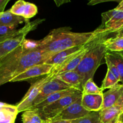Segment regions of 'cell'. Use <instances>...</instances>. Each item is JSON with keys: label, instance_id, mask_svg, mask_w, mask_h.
<instances>
[{"label": "cell", "instance_id": "27", "mask_svg": "<svg viewBox=\"0 0 123 123\" xmlns=\"http://www.w3.org/2000/svg\"><path fill=\"white\" fill-rule=\"evenodd\" d=\"M17 28L0 25V42L8 38L17 31Z\"/></svg>", "mask_w": 123, "mask_h": 123}, {"label": "cell", "instance_id": "5", "mask_svg": "<svg viewBox=\"0 0 123 123\" xmlns=\"http://www.w3.org/2000/svg\"><path fill=\"white\" fill-rule=\"evenodd\" d=\"M82 96V91H77L71 95L64 97L44 108L36 110L43 120H50L60 114L68 106L78 100Z\"/></svg>", "mask_w": 123, "mask_h": 123}, {"label": "cell", "instance_id": "32", "mask_svg": "<svg viewBox=\"0 0 123 123\" xmlns=\"http://www.w3.org/2000/svg\"><path fill=\"white\" fill-rule=\"evenodd\" d=\"M54 1L57 7H60V6L64 4L69 2L71 0H54Z\"/></svg>", "mask_w": 123, "mask_h": 123}, {"label": "cell", "instance_id": "9", "mask_svg": "<svg viewBox=\"0 0 123 123\" xmlns=\"http://www.w3.org/2000/svg\"><path fill=\"white\" fill-rule=\"evenodd\" d=\"M90 112L84 109L82 105V97L71 105L68 106L57 116L51 119L72 121L85 116Z\"/></svg>", "mask_w": 123, "mask_h": 123}, {"label": "cell", "instance_id": "15", "mask_svg": "<svg viewBox=\"0 0 123 123\" xmlns=\"http://www.w3.org/2000/svg\"><path fill=\"white\" fill-rule=\"evenodd\" d=\"M86 44L83 46L69 48V49L59 52L56 53L54 55H53L50 58L48 59L45 62V64L51 65V66H57V65L61 64L62 63L66 61L72 55L78 52L80 50H82L86 46Z\"/></svg>", "mask_w": 123, "mask_h": 123}, {"label": "cell", "instance_id": "2", "mask_svg": "<svg viewBox=\"0 0 123 123\" xmlns=\"http://www.w3.org/2000/svg\"><path fill=\"white\" fill-rule=\"evenodd\" d=\"M110 35L109 31L102 30V32L92 41L80 63L74 70L82 78L83 86L89 79H93L95 72L104 59L108 50L104 42Z\"/></svg>", "mask_w": 123, "mask_h": 123}, {"label": "cell", "instance_id": "24", "mask_svg": "<svg viewBox=\"0 0 123 123\" xmlns=\"http://www.w3.org/2000/svg\"><path fill=\"white\" fill-rule=\"evenodd\" d=\"M71 123H101L100 111L90 112L83 117L71 121Z\"/></svg>", "mask_w": 123, "mask_h": 123}, {"label": "cell", "instance_id": "10", "mask_svg": "<svg viewBox=\"0 0 123 123\" xmlns=\"http://www.w3.org/2000/svg\"><path fill=\"white\" fill-rule=\"evenodd\" d=\"M92 40L88 42L86 44V46L82 50H80L78 52L75 53L74 55H72L66 61H65V62L62 63L61 64L57 65V66H54L53 72L55 74H59V73H63V72L74 70L78 67L79 64L80 63L82 58H83L84 55H85L86 52L88 47L90 45V43H91V42Z\"/></svg>", "mask_w": 123, "mask_h": 123}, {"label": "cell", "instance_id": "12", "mask_svg": "<svg viewBox=\"0 0 123 123\" xmlns=\"http://www.w3.org/2000/svg\"><path fill=\"white\" fill-rule=\"evenodd\" d=\"M10 11L13 14L23 17L25 19H30L36 15L37 7L33 3L19 0L13 4Z\"/></svg>", "mask_w": 123, "mask_h": 123}, {"label": "cell", "instance_id": "25", "mask_svg": "<svg viewBox=\"0 0 123 123\" xmlns=\"http://www.w3.org/2000/svg\"><path fill=\"white\" fill-rule=\"evenodd\" d=\"M102 90L94 83L93 79H89L84 84L82 90V94H102Z\"/></svg>", "mask_w": 123, "mask_h": 123}, {"label": "cell", "instance_id": "38", "mask_svg": "<svg viewBox=\"0 0 123 123\" xmlns=\"http://www.w3.org/2000/svg\"><path fill=\"white\" fill-rule=\"evenodd\" d=\"M2 13H0V17L1 16V15H2Z\"/></svg>", "mask_w": 123, "mask_h": 123}, {"label": "cell", "instance_id": "29", "mask_svg": "<svg viewBox=\"0 0 123 123\" xmlns=\"http://www.w3.org/2000/svg\"><path fill=\"white\" fill-rule=\"evenodd\" d=\"M123 0H88V4L89 6H94V5L102 3L105 2H109V1H115L120 3Z\"/></svg>", "mask_w": 123, "mask_h": 123}, {"label": "cell", "instance_id": "7", "mask_svg": "<svg viewBox=\"0 0 123 123\" xmlns=\"http://www.w3.org/2000/svg\"><path fill=\"white\" fill-rule=\"evenodd\" d=\"M102 22L99 28L109 31L110 34L123 27V11L116 8L101 14Z\"/></svg>", "mask_w": 123, "mask_h": 123}, {"label": "cell", "instance_id": "6", "mask_svg": "<svg viewBox=\"0 0 123 123\" xmlns=\"http://www.w3.org/2000/svg\"><path fill=\"white\" fill-rule=\"evenodd\" d=\"M55 75L56 74L52 71L49 74L41 78L31 85L22 100L16 106L18 113L25 111L30 109L33 102L41 92L45 84L53 79Z\"/></svg>", "mask_w": 123, "mask_h": 123}, {"label": "cell", "instance_id": "39", "mask_svg": "<svg viewBox=\"0 0 123 123\" xmlns=\"http://www.w3.org/2000/svg\"><path fill=\"white\" fill-rule=\"evenodd\" d=\"M47 123V121H45V123Z\"/></svg>", "mask_w": 123, "mask_h": 123}, {"label": "cell", "instance_id": "13", "mask_svg": "<svg viewBox=\"0 0 123 123\" xmlns=\"http://www.w3.org/2000/svg\"><path fill=\"white\" fill-rule=\"evenodd\" d=\"M123 93V84H116L102 93L103 102L102 109L113 106Z\"/></svg>", "mask_w": 123, "mask_h": 123}, {"label": "cell", "instance_id": "18", "mask_svg": "<svg viewBox=\"0 0 123 123\" xmlns=\"http://www.w3.org/2000/svg\"><path fill=\"white\" fill-rule=\"evenodd\" d=\"M77 91H78V90H77V89L74 88H70L67 89V90H62V91H57V92H54V93L48 96L41 103L37 105V106H34V108L30 109V110H39V109L44 108L46 106L49 105L51 103H54V102H56L57 100H59V99L63 98V97L72 94L77 92Z\"/></svg>", "mask_w": 123, "mask_h": 123}, {"label": "cell", "instance_id": "20", "mask_svg": "<svg viewBox=\"0 0 123 123\" xmlns=\"http://www.w3.org/2000/svg\"><path fill=\"white\" fill-rule=\"evenodd\" d=\"M105 58L108 59L112 64H114L117 68L119 77L120 82L123 84V56L119 52L108 51Z\"/></svg>", "mask_w": 123, "mask_h": 123}, {"label": "cell", "instance_id": "16", "mask_svg": "<svg viewBox=\"0 0 123 123\" xmlns=\"http://www.w3.org/2000/svg\"><path fill=\"white\" fill-rule=\"evenodd\" d=\"M101 123H116L123 117V109L117 106L100 111Z\"/></svg>", "mask_w": 123, "mask_h": 123}, {"label": "cell", "instance_id": "23", "mask_svg": "<svg viewBox=\"0 0 123 123\" xmlns=\"http://www.w3.org/2000/svg\"><path fill=\"white\" fill-rule=\"evenodd\" d=\"M22 123H45L43 120L36 110H27L23 112L22 115Z\"/></svg>", "mask_w": 123, "mask_h": 123}, {"label": "cell", "instance_id": "4", "mask_svg": "<svg viewBox=\"0 0 123 123\" xmlns=\"http://www.w3.org/2000/svg\"><path fill=\"white\" fill-rule=\"evenodd\" d=\"M45 19H37L33 22L28 20L23 28L18 30L12 36L3 42H0V59L19 47L25 40L28 32L35 30Z\"/></svg>", "mask_w": 123, "mask_h": 123}, {"label": "cell", "instance_id": "37", "mask_svg": "<svg viewBox=\"0 0 123 123\" xmlns=\"http://www.w3.org/2000/svg\"><path fill=\"white\" fill-rule=\"evenodd\" d=\"M119 53H120V54H121V55H123V51H122V52H119Z\"/></svg>", "mask_w": 123, "mask_h": 123}, {"label": "cell", "instance_id": "22", "mask_svg": "<svg viewBox=\"0 0 123 123\" xmlns=\"http://www.w3.org/2000/svg\"><path fill=\"white\" fill-rule=\"evenodd\" d=\"M18 114L16 106L7 104L0 110V121L8 120L14 122Z\"/></svg>", "mask_w": 123, "mask_h": 123}, {"label": "cell", "instance_id": "36", "mask_svg": "<svg viewBox=\"0 0 123 123\" xmlns=\"http://www.w3.org/2000/svg\"><path fill=\"white\" fill-rule=\"evenodd\" d=\"M116 123H123V117H122Z\"/></svg>", "mask_w": 123, "mask_h": 123}, {"label": "cell", "instance_id": "14", "mask_svg": "<svg viewBox=\"0 0 123 123\" xmlns=\"http://www.w3.org/2000/svg\"><path fill=\"white\" fill-rule=\"evenodd\" d=\"M102 102V94H82V106L89 112H98L101 111Z\"/></svg>", "mask_w": 123, "mask_h": 123}, {"label": "cell", "instance_id": "33", "mask_svg": "<svg viewBox=\"0 0 123 123\" xmlns=\"http://www.w3.org/2000/svg\"><path fill=\"white\" fill-rule=\"evenodd\" d=\"M114 106H117L123 109V93Z\"/></svg>", "mask_w": 123, "mask_h": 123}, {"label": "cell", "instance_id": "31", "mask_svg": "<svg viewBox=\"0 0 123 123\" xmlns=\"http://www.w3.org/2000/svg\"><path fill=\"white\" fill-rule=\"evenodd\" d=\"M46 123H71V121H66L62 120H55V119H50L46 120Z\"/></svg>", "mask_w": 123, "mask_h": 123}, {"label": "cell", "instance_id": "40", "mask_svg": "<svg viewBox=\"0 0 123 123\" xmlns=\"http://www.w3.org/2000/svg\"></svg>", "mask_w": 123, "mask_h": 123}, {"label": "cell", "instance_id": "8", "mask_svg": "<svg viewBox=\"0 0 123 123\" xmlns=\"http://www.w3.org/2000/svg\"><path fill=\"white\" fill-rule=\"evenodd\" d=\"M70 88L73 87L69 85L68 84H66L64 82L62 81L61 80L57 78L55 76V77L53 79H51L50 81L48 82L47 84H45L41 92L35 98L33 102L31 107L29 109L34 108L37 105L41 103L42 102H43L49 95L52 94L55 92H57V91L67 90Z\"/></svg>", "mask_w": 123, "mask_h": 123}, {"label": "cell", "instance_id": "1", "mask_svg": "<svg viewBox=\"0 0 123 123\" xmlns=\"http://www.w3.org/2000/svg\"><path fill=\"white\" fill-rule=\"evenodd\" d=\"M102 30L88 32H75L71 27L54 29L45 38L36 41V49L45 53L55 54L62 50L83 46L96 38Z\"/></svg>", "mask_w": 123, "mask_h": 123}, {"label": "cell", "instance_id": "17", "mask_svg": "<svg viewBox=\"0 0 123 123\" xmlns=\"http://www.w3.org/2000/svg\"><path fill=\"white\" fill-rule=\"evenodd\" d=\"M55 77L72 87L82 91V79L80 74L75 70L59 73L56 74Z\"/></svg>", "mask_w": 123, "mask_h": 123}, {"label": "cell", "instance_id": "28", "mask_svg": "<svg viewBox=\"0 0 123 123\" xmlns=\"http://www.w3.org/2000/svg\"><path fill=\"white\" fill-rule=\"evenodd\" d=\"M104 60L105 62H106V65H107V69L109 70L114 74V76L116 77V78L120 82V77H119V73H118V70H117V68H116L114 64H112L107 58L104 57Z\"/></svg>", "mask_w": 123, "mask_h": 123}, {"label": "cell", "instance_id": "26", "mask_svg": "<svg viewBox=\"0 0 123 123\" xmlns=\"http://www.w3.org/2000/svg\"><path fill=\"white\" fill-rule=\"evenodd\" d=\"M119 80L116 78L114 74L110 72L109 69H107V73L105 76L104 79L103 80L101 85V90L104 91V90L107 88H110L112 86H115V85L118 84Z\"/></svg>", "mask_w": 123, "mask_h": 123}, {"label": "cell", "instance_id": "35", "mask_svg": "<svg viewBox=\"0 0 123 123\" xmlns=\"http://www.w3.org/2000/svg\"><path fill=\"white\" fill-rule=\"evenodd\" d=\"M115 8L117 10L123 11V0L120 2V3H119V4L118 5V6H117Z\"/></svg>", "mask_w": 123, "mask_h": 123}, {"label": "cell", "instance_id": "3", "mask_svg": "<svg viewBox=\"0 0 123 123\" xmlns=\"http://www.w3.org/2000/svg\"><path fill=\"white\" fill-rule=\"evenodd\" d=\"M33 40L25 39L22 44L0 59V86L10 82L19 66L21 56Z\"/></svg>", "mask_w": 123, "mask_h": 123}, {"label": "cell", "instance_id": "19", "mask_svg": "<svg viewBox=\"0 0 123 123\" xmlns=\"http://www.w3.org/2000/svg\"><path fill=\"white\" fill-rule=\"evenodd\" d=\"M29 19H27L22 16L14 14L10 11V10L4 12L0 17V25L13 26L17 28V26L23 23H26Z\"/></svg>", "mask_w": 123, "mask_h": 123}, {"label": "cell", "instance_id": "11", "mask_svg": "<svg viewBox=\"0 0 123 123\" xmlns=\"http://www.w3.org/2000/svg\"><path fill=\"white\" fill-rule=\"evenodd\" d=\"M53 67L54 66L45 63L42 64L36 65L33 67H30L25 72L16 76L11 80L10 82L24 81L39 76H45L49 74L53 71Z\"/></svg>", "mask_w": 123, "mask_h": 123}, {"label": "cell", "instance_id": "30", "mask_svg": "<svg viewBox=\"0 0 123 123\" xmlns=\"http://www.w3.org/2000/svg\"><path fill=\"white\" fill-rule=\"evenodd\" d=\"M10 0H0V13H3L8 2Z\"/></svg>", "mask_w": 123, "mask_h": 123}, {"label": "cell", "instance_id": "34", "mask_svg": "<svg viewBox=\"0 0 123 123\" xmlns=\"http://www.w3.org/2000/svg\"><path fill=\"white\" fill-rule=\"evenodd\" d=\"M110 34L114 35V36H113V37H116V36H123V27H122L118 31H115V32H113V33Z\"/></svg>", "mask_w": 123, "mask_h": 123}, {"label": "cell", "instance_id": "21", "mask_svg": "<svg viewBox=\"0 0 123 123\" xmlns=\"http://www.w3.org/2000/svg\"><path fill=\"white\" fill-rule=\"evenodd\" d=\"M108 51L120 52L123 51V36L108 37L104 42Z\"/></svg>", "mask_w": 123, "mask_h": 123}]
</instances>
